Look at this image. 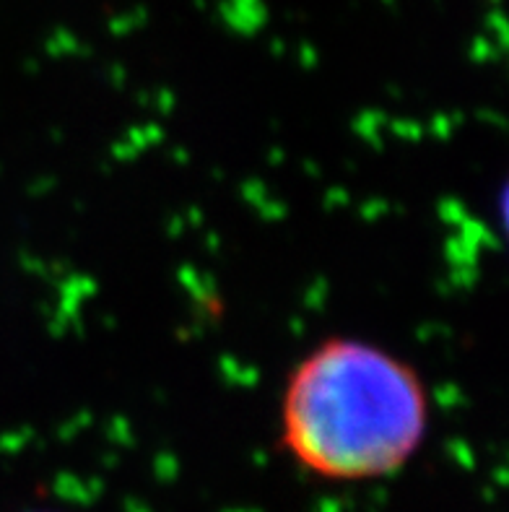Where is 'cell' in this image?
Wrapping results in <instances>:
<instances>
[{
    "instance_id": "obj_1",
    "label": "cell",
    "mask_w": 509,
    "mask_h": 512,
    "mask_svg": "<svg viewBox=\"0 0 509 512\" xmlns=\"http://www.w3.org/2000/svg\"><path fill=\"white\" fill-rule=\"evenodd\" d=\"M429 419V388L408 359L367 338L328 336L286 375L278 445L320 481H374L416 458Z\"/></svg>"
}]
</instances>
